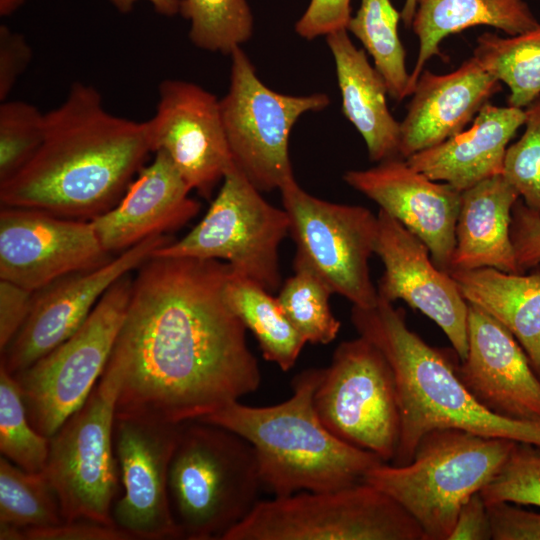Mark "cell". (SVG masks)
Wrapping results in <instances>:
<instances>
[{"label":"cell","mask_w":540,"mask_h":540,"mask_svg":"<svg viewBox=\"0 0 540 540\" xmlns=\"http://www.w3.org/2000/svg\"><path fill=\"white\" fill-rule=\"evenodd\" d=\"M231 266L151 257L133 277L108 363L119 374L116 413L199 420L261 384L246 328L223 297Z\"/></svg>","instance_id":"obj_1"},{"label":"cell","mask_w":540,"mask_h":540,"mask_svg":"<svg viewBox=\"0 0 540 540\" xmlns=\"http://www.w3.org/2000/svg\"><path fill=\"white\" fill-rule=\"evenodd\" d=\"M150 153L146 121L110 113L95 87L75 82L45 113L36 153L0 183L1 206L90 221L119 202Z\"/></svg>","instance_id":"obj_2"},{"label":"cell","mask_w":540,"mask_h":540,"mask_svg":"<svg viewBox=\"0 0 540 540\" xmlns=\"http://www.w3.org/2000/svg\"><path fill=\"white\" fill-rule=\"evenodd\" d=\"M351 322L385 355L395 375L400 433L390 463H409L420 439L439 428L540 445V422L508 419L483 406L458 377L454 349L429 345L408 327L403 308L378 297L373 307L352 306Z\"/></svg>","instance_id":"obj_3"},{"label":"cell","mask_w":540,"mask_h":540,"mask_svg":"<svg viewBox=\"0 0 540 540\" xmlns=\"http://www.w3.org/2000/svg\"><path fill=\"white\" fill-rule=\"evenodd\" d=\"M321 375L322 368L297 374L292 395L281 403L257 407L235 401L199 419L227 428L253 446L262 486L273 497L343 488L384 462L342 441L322 423L313 403Z\"/></svg>","instance_id":"obj_4"},{"label":"cell","mask_w":540,"mask_h":540,"mask_svg":"<svg viewBox=\"0 0 540 540\" xmlns=\"http://www.w3.org/2000/svg\"><path fill=\"white\" fill-rule=\"evenodd\" d=\"M253 446L222 426L182 424L169 472L170 507L181 539L223 540L259 501Z\"/></svg>","instance_id":"obj_5"},{"label":"cell","mask_w":540,"mask_h":540,"mask_svg":"<svg viewBox=\"0 0 540 540\" xmlns=\"http://www.w3.org/2000/svg\"><path fill=\"white\" fill-rule=\"evenodd\" d=\"M515 443L455 428L434 429L420 439L409 463H380L363 481L398 502L426 540H449L462 505L492 479Z\"/></svg>","instance_id":"obj_6"},{"label":"cell","mask_w":540,"mask_h":540,"mask_svg":"<svg viewBox=\"0 0 540 540\" xmlns=\"http://www.w3.org/2000/svg\"><path fill=\"white\" fill-rule=\"evenodd\" d=\"M223 540H426L392 497L360 481L259 500Z\"/></svg>","instance_id":"obj_7"},{"label":"cell","mask_w":540,"mask_h":540,"mask_svg":"<svg viewBox=\"0 0 540 540\" xmlns=\"http://www.w3.org/2000/svg\"><path fill=\"white\" fill-rule=\"evenodd\" d=\"M289 227L286 211L267 202L233 166L199 223L152 257L224 261L234 275L274 293L282 285L279 248Z\"/></svg>","instance_id":"obj_8"},{"label":"cell","mask_w":540,"mask_h":540,"mask_svg":"<svg viewBox=\"0 0 540 540\" xmlns=\"http://www.w3.org/2000/svg\"><path fill=\"white\" fill-rule=\"evenodd\" d=\"M119 374L107 366L92 392L50 437L45 474L65 521L114 525L112 509L121 493L113 430Z\"/></svg>","instance_id":"obj_9"},{"label":"cell","mask_w":540,"mask_h":540,"mask_svg":"<svg viewBox=\"0 0 540 540\" xmlns=\"http://www.w3.org/2000/svg\"><path fill=\"white\" fill-rule=\"evenodd\" d=\"M132 283L130 273L120 278L68 339L13 375L29 420L41 434L50 438L99 381L124 321Z\"/></svg>","instance_id":"obj_10"},{"label":"cell","mask_w":540,"mask_h":540,"mask_svg":"<svg viewBox=\"0 0 540 540\" xmlns=\"http://www.w3.org/2000/svg\"><path fill=\"white\" fill-rule=\"evenodd\" d=\"M227 93L219 100L234 166L260 192L279 189L294 177L289 136L307 112L325 109V93L287 95L267 87L241 47L230 54Z\"/></svg>","instance_id":"obj_11"},{"label":"cell","mask_w":540,"mask_h":540,"mask_svg":"<svg viewBox=\"0 0 540 540\" xmlns=\"http://www.w3.org/2000/svg\"><path fill=\"white\" fill-rule=\"evenodd\" d=\"M313 403L325 427L342 441L390 463L400 433L393 369L368 339L341 342L322 368Z\"/></svg>","instance_id":"obj_12"},{"label":"cell","mask_w":540,"mask_h":540,"mask_svg":"<svg viewBox=\"0 0 540 540\" xmlns=\"http://www.w3.org/2000/svg\"><path fill=\"white\" fill-rule=\"evenodd\" d=\"M296 245L293 263L314 272L333 292L353 306L378 302L369 259L374 254L378 220L360 205L332 203L306 192L290 178L280 188Z\"/></svg>","instance_id":"obj_13"},{"label":"cell","mask_w":540,"mask_h":540,"mask_svg":"<svg viewBox=\"0 0 540 540\" xmlns=\"http://www.w3.org/2000/svg\"><path fill=\"white\" fill-rule=\"evenodd\" d=\"M183 423L116 413L113 441L121 493L112 521L133 539H181L170 507L168 472Z\"/></svg>","instance_id":"obj_14"},{"label":"cell","mask_w":540,"mask_h":540,"mask_svg":"<svg viewBox=\"0 0 540 540\" xmlns=\"http://www.w3.org/2000/svg\"><path fill=\"white\" fill-rule=\"evenodd\" d=\"M173 240L170 234L152 236L97 268L67 275L36 291L26 321L1 352L0 366L15 375L60 345L113 284Z\"/></svg>","instance_id":"obj_15"},{"label":"cell","mask_w":540,"mask_h":540,"mask_svg":"<svg viewBox=\"0 0 540 540\" xmlns=\"http://www.w3.org/2000/svg\"><path fill=\"white\" fill-rule=\"evenodd\" d=\"M155 114L146 121L152 153L165 152L191 190L210 199L234 166L219 99L198 84L160 83Z\"/></svg>","instance_id":"obj_16"},{"label":"cell","mask_w":540,"mask_h":540,"mask_svg":"<svg viewBox=\"0 0 540 540\" xmlns=\"http://www.w3.org/2000/svg\"><path fill=\"white\" fill-rule=\"evenodd\" d=\"M113 257L91 221L2 206L0 279L36 292L67 275L97 268Z\"/></svg>","instance_id":"obj_17"},{"label":"cell","mask_w":540,"mask_h":540,"mask_svg":"<svg viewBox=\"0 0 540 540\" xmlns=\"http://www.w3.org/2000/svg\"><path fill=\"white\" fill-rule=\"evenodd\" d=\"M374 254L384 272L378 297L393 303L400 299L419 310L442 329L462 360L467 355L468 302L448 272L432 261L427 246L395 218L379 209Z\"/></svg>","instance_id":"obj_18"},{"label":"cell","mask_w":540,"mask_h":540,"mask_svg":"<svg viewBox=\"0 0 540 540\" xmlns=\"http://www.w3.org/2000/svg\"><path fill=\"white\" fill-rule=\"evenodd\" d=\"M343 180L416 235L429 249L433 263L449 271L461 191L429 179L401 157L346 171Z\"/></svg>","instance_id":"obj_19"},{"label":"cell","mask_w":540,"mask_h":540,"mask_svg":"<svg viewBox=\"0 0 540 540\" xmlns=\"http://www.w3.org/2000/svg\"><path fill=\"white\" fill-rule=\"evenodd\" d=\"M467 341L457 374L472 395L499 416L540 422V378L511 332L468 303Z\"/></svg>","instance_id":"obj_20"},{"label":"cell","mask_w":540,"mask_h":540,"mask_svg":"<svg viewBox=\"0 0 540 540\" xmlns=\"http://www.w3.org/2000/svg\"><path fill=\"white\" fill-rule=\"evenodd\" d=\"M168 155L154 152L119 202L90 220L106 252L121 253L155 235H168L192 220L200 203Z\"/></svg>","instance_id":"obj_21"},{"label":"cell","mask_w":540,"mask_h":540,"mask_svg":"<svg viewBox=\"0 0 540 540\" xmlns=\"http://www.w3.org/2000/svg\"><path fill=\"white\" fill-rule=\"evenodd\" d=\"M500 90L501 82L474 56L447 74L424 69L400 122V157L407 159L462 132Z\"/></svg>","instance_id":"obj_22"},{"label":"cell","mask_w":540,"mask_h":540,"mask_svg":"<svg viewBox=\"0 0 540 540\" xmlns=\"http://www.w3.org/2000/svg\"><path fill=\"white\" fill-rule=\"evenodd\" d=\"M525 117L524 109L487 103L469 129L406 161L429 179L443 181L462 192L502 173L508 142Z\"/></svg>","instance_id":"obj_23"},{"label":"cell","mask_w":540,"mask_h":540,"mask_svg":"<svg viewBox=\"0 0 540 540\" xmlns=\"http://www.w3.org/2000/svg\"><path fill=\"white\" fill-rule=\"evenodd\" d=\"M519 198L500 174L461 192L450 271L494 268L523 274L511 240L512 208Z\"/></svg>","instance_id":"obj_24"},{"label":"cell","mask_w":540,"mask_h":540,"mask_svg":"<svg viewBox=\"0 0 540 540\" xmlns=\"http://www.w3.org/2000/svg\"><path fill=\"white\" fill-rule=\"evenodd\" d=\"M334 59L342 113L363 137L369 159L376 162L400 157V122L389 111L386 83L351 41L347 29L326 36Z\"/></svg>","instance_id":"obj_25"},{"label":"cell","mask_w":540,"mask_h":540,"mask_svg":"<svg viewBox=\"0 0 540 540\" xmlns=\"http://www.w3.org/2000/svg\"><path fill=\"white\" fill-rule=\"evenodd\" d=\"M448 273L468 303L511 332L540 378V272L513 274L485 267Z\"/></svg>","instance_id":"obj_26"},{"label":"cell","mask_w":540,"mask_h":540,"mask_svg":"<svg viewBox=\"0 0 540 540\" xmlns=\"http://www.w3.org/2000/svg\"><path fill=\"white\" fill-rule=\"evenodd\" d=\"M539 24L525 0H418L412 26L419 39L418 56L410 73L408 95L426 63L442 56L440 44L451 34L486 25L515 36Z\"/></svg>","instance_id":"obj_27"},{"label":"cell","mask_w":540,"mask_h":540,"mask_svg":"<svg viewBox=\"0 0 540 540\" xmlns=\"http://www.w3.org/2000/svg\"><path fill=\"white\" fill-rule=\"evenodd\" d=\"M271 294L233 271L223 288L225 303L253 333L264 359L286 372L295 365L306 341Z\"/></svg>","instance_id":"obj_28"},{"label":"cell","mask_w":540,"mask_h":540,"mask_svg":"<svg viewBox=\"0 0 540 540\" xmlns=\"http://www.w3.org/2000/svg\"><path fill=\"white\" fill-rule=\"evenodd\" d=\"M476 41L473 56L509 88L508 106L525 109L540 97V23L515 36L485 32Z\"/></svg>","instance_id":"obj_29"},{"label":"cell","mask_w":540,"mask_h":540,"mask_svg":"<svg viewBox=\"0 0 540 540\" xmlns=\"http://www.w3.org/2000/svg\"><path fill=\"white\" fill-rule=\"evenodd\" d=\"M401 13L390 0H361L347 31L352 33L373 58L374 67L383 77L388 94L396 101L408 95L410 73L405 64V50L398 34Z\"/></svg>","instance_id":"obj_30"},{"label":"cell","mask_w":540,"mask_h":540,"mask_svg":"<svg viewBox=\"0 0 540 540\" xmlns=\"http://www.w3.org/2000/svg\"><path fill=\"white\" fill-rule=\"evenodd\" d=\"M65 522L45 472H28L0 457V528L29 529Z\"/></svg>","instance_id":"obj_31"},{"label":"cell","mask_w":540,"mask_h":540,"mask_svg":"<svg viewBox=\"0 0 540 540\" xmlns=\"http://www.w3.org/2000/svg\"><path fill=\"white\" fill-rule=\"evenodd\" d=\"M293 269L294 274L280 287L278 303L306 343L329 344L341 327L329 304L333 292L309 268L293 263Z\"/></svg>","instance_id":"obj_32"},{"label":"cell","mask_w":540,"mask_h":540,"mask_svg":"<svg viewBox=\"0 0 540 540\" xmlns=\"http://www.w3.org/2000/svg\"><path fill=\"white\" fill-rule=\"evenodd\" d=\"M179 14L190 23L191 42L209 52L230 55L253 34L247 0H181Z\"/></svg>","instance_id":"obj_33"},{"label":"cell","mask_w":540,"mask_h":540,"mask_svg":"<svg viewBox=\"0 0 540 540\" xmlns=\"http://www.w3.org/2000/svg\"><path fill=\"white\" fill-rule=\"evenodd\" d=\"M50 438L31 424L16 378L0 366L1 455L28 472H43Z\"/></svg>","instance_id":"obj_34"},{"label":"cell","mask_w":540,"mask_h":540,"mask_svg":"<svg viewBox=\"0 0 540 540\" xmlns=\"http://www.w3.org/2000/svg\"><path fill=\"white\" fill-rule=\"evenodd\" d=\"M45 113L22 100L0 105V183L22 169L42 144Z\"/></svg>","instance_id":"obj_35"},{"label":"cell","mask_w":540,"mask_h":540,"mask_svg":"<svg viewBox=\"0 0 540 540\" xmlns=\"http://www.w3.org/2000/svg\"><path fill=\"white\" fill-rule=\"evenodd\" d=\"M479 492L487 505L507 502L540 508V445L516 442L501 468Z\"/></svg>","instance_id":"obj_36"},{"label":"cell","mask_w":540,"mask_h":540,"mask_svg":"<svg viewBox=\"0 0 540 540\" xmlns=\"http://www.w3.org/2000/svg\"><path fill=\"white\" fill-rule=\"evenodd\" d=\"M524 110L525 130L507 147L501 175L526 207L540 216V97Z\"/></svg>","instance_id":"obj_37"},{"label":"cell","mask_w":540,"mask_h":540,"mask_svg":"<svg viewBox=\"0 0 540 540\" xmlns=\"http://www.w3.org/2000/svg\"><path fill=\"white\" fill-rule=\"evenodd\" d=\"M1 540H133L115 525L89 520L65 521L54 526L29 529L0 528Z\"/></svg>","instance_id":"obj_38"},{"label":"cell","mask_w":540,"mask_h":540,"mask_svg":"<svg viewBox=\"0 0 540 540\" xmlns=\"http://www.w3.org/2000/svg\"><path fill=\"white\" fill-rule=\"evenodd\" d=\"M351 0H310L295 24L296 33L307 40L346 29L351 18Z\"/></svg>","instance_id":"obj_39"},{"label":"cell","mask_w":540,"mask_h":540,"mask_svg":"<svg viewBox=\"0 0 540 540\" xmlns=\"http://www.w3.org/2000/svg\"><path fill=\"white\" fill-rule=\"evenodd\" d=\"M510 234L521 272L540 265V216L520 197L512 208Z\"/></svg>","instance_id":"obj_40"},{"label":"cell","mask_w":540,"mask_h":540,"mask_svg":"<svg viewBox=\"0 0 540 540\" xmlns=\"http://www.w3.org/2000/svg\"><path fill=\"white\" fill-rule=\"evenodd\" d=\"M487 507L493 540H540V513L507 502Z\"/></svg>","instance_id":"obj_41"},{"label":"cell","mask_w":540,"mask_h":540,"mask_svg":"<svg viewBox=\"0 0 540 540\" xmlns=\"http://www.w3.org/2000/svg\"><path fill=\"white\" fill-rule=\"evenodd\" d=\"M32 59V49L26 38L10 29L0 26V101L7 100L18 78L28 68Z\"/></svg>","instance_id":"obj_42"},{"label":"cell","mask_w":540,"mask_h":540,"mask_svg":"<svg viewBox=\"0 0 540 540\" xmlns=\"http://www.w3.org/2000/svg\"><path fill=\"white\" fill-rule=\"evenodd\" d=\"M33 291L0 279V350L7 347L26 321L33 303Z\"/></svg>","instance_id":"obj_43"},{"label":"cell","mask_w":540,"mask_h":540,"mask_svg":"<svg viewBox=\"0 0 540 540\" xmlns=\"http://www.w3.org/2000/svg\"><path fill=\"white\" fill-rule=\"evenodd\" d=\"M490 540L491 523L487 504L480 492L471 495L462 505L449 540Z\"/></svg>","instance_id":"obj_44"},{"label":"cell","mask_w":540,"mask_h":540,"mask_svg":"<svg viewBox=\"0 0 540 540\" xmlns=\"http://www.w3.org/2000/svg\"><path fill=\"white\" fill-rule=\"evenodd\" d=\"M140 0H109V2L123 14L133 10ZM150 3L154 11L163 16H174L179 13L181 0H143Z\"/></svg>","instance_id":"obj_45"},{"label":"cell","mask_w":540,"mask_h":540,"mask_svg":"<svg viewBox=\"0 0 540 540\" xmlns=\"http://www.w3.org/2000/svg\"><path fill=\"white\" fill-rule=\"evenodd\" d=\"M418 0H405L401 10V20L407 28H411Z\"/></svg>","instance_id":"obj_46"},{"label":"cell","mask_w":540,"mask_h":540,"mask_svg":"<svg viewBox=\"0 0 540 540\" xmlns=\"http://www.w3.org/2000/svg\"><path fill=\"white\" fill-rule=\"evenodd\" d=\"M24 2L25 0H0V15L3 17L12 15Z\"/></svg>","instance_id":"obj_47"}]
</instances>
